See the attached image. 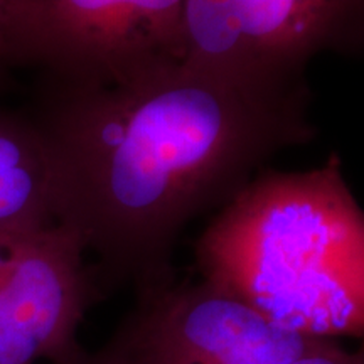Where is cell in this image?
Wrapping results in <instances>:
<instances>
[{"instance_id":"6da1fadb","label":"cell","mask_w":364,"mask_h":364,"mask_svg":"<svg viewBox=\"0 0 364 364\" xmlns=\"http://www.w3.org/2000/svg\"><path fill=\"white\" fill-rule=\"evenodd\" d=\"M38 124L56 166L58 221L139 292L172 279V250L191 220L316 135L309 90L262 88L182 63L125 85L53 83Z\"/></svg>"},{"instance_id":"7a4b0ae2","label":"cell","mask_w":364,"mask_h":364,"mask_svg":"<svg viewBox=\"0 0 364 364\" xmlns=\"http://www.w3.org/2000/svg\"><path fill=\"white\" fill-rule=\"evenodd\" d=\"M201 280L282 329L364 332V215L339 161L267 172L221 208L196 247Z\"/></svg>"},{"instance_id":"3957f363","label":"cell","mask_w":364,"mask_h":364,"mask_svg":"<svg viewBox=\"0 0 364 364\" xmlns=\"http://www.w3.org/2000/svg\"><path fill=\"white\" fill-rule=\"evenodd\" d=\"M182 65L262 88L309 90L326 53L356 54L364 0H184Z\"/></svg>"},{"instance_id":"277c9868","label":"cell","mask_w":364,"mask_h":364,"mask_svg":"<svg viewBox=\"0 0 364 364\" xmlns=\"http://www.w3.org/2000/svg\"><path fill=\"white\" fill-rule=\"evenodd\" d=\"M184 0H11L12 65L66 86L125 85L182 63Z\"/></svg>"},{"instance_id":"5b68a950","label":"cell","mask_w":364,"mask_h":364,"mask_svg":"<svg viewBox=\"0 0 364 364\" xmlns=\"http://www.w3.org/2000/svg\"><path fill=\"white\" fill-rule=\"evenodd\" d=\"M85 255L61 223L0 230V364H51L78 348L97 297Z\"/></svg>"},{"instance_id":"8992f818","label":"cell","mask_w":364,"mask_h":364,"mask_svg":"<svg viewBox=\"0 0 364 364\" xmlns=\"http://www.w3.org/2000/svg\"><path fill=\"white\" fill-rule=\"evenodd\" d=\"M124 331L130 364H289L327 341L282 329L201 280L139 292Z\"/></svg>"},{"instance_id":"52a82bcc","label":"cell","mask_w":364,"mask_h":364,"mask_svg":"<svg viewBox=\"0 0 364 364\" xmlns=\"http://www.w3.org/2000/svg\"><path fill=\"white\" fill-rule=\"evenodd\" d=\"M58 213L56 166L43 129L0 112V230L54 225Z\"/></svg>"},{"instance_id":"ba28073f","label":"cell","mask_w":364,"mask_h":364,"mask_svg":"<svg viewBox=\"0 0 364 364\" xmlns=\"http://www.w3.org/2000/svg\"><path fill=\"white\" fill-rule=\"evenodd\" d=\"M51 364H130L124 331H118L110 343L105 344L103 348L97 349V351H86V349L78 346L68 356Z\"/></svg>"},{"instance_id":"9c48e42d","label":"cell","mask_w":364,"mask_h":364,"mask_svg":"<svg viewBox=\"0 0 364 364\" xmlns=\"http://www.w3.org/2000/svg\"><path fill=\"white\" fill-rule=\"evenodd\" d=\"M9 16H11V0H0V83H2L7 68L12 66Z\"/></svg>"},{"instance_id":"30bf717a","label":"cell","mask_w":364,"mask_h":364,"mask_svg":"<svg viewBox=\"0 0 364 364\" xmlns=\"http://www.w3.org/2000/svg\"><path fill=\"white\" fill-rule=\"evenodd\" d=\"M289 364H338V363H336L334 359L329 356V354L316 351V353L304 354V356L294 359V361Z\"/></svg>"}]
</instances>
